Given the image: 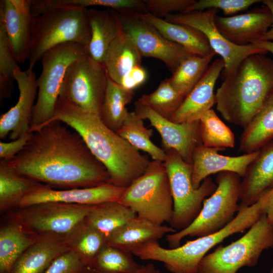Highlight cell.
Instances as JSON below:
<instances>
[{
    "mask_svg": "<svg viewBox=\"0 0 273 273\" xmlns=\"http://www.w3.org/2000/svg\"><path fill=\"white\" fill-rule=\"evenodd\" d=\"M142 58L132 39L121 24L119 33L109 46L103 62L108 77L120 85L123 78L132 69L141 65Z\"/></svg>",
    "mask_w": 273,
    "mask_h": 273,
    "instance_id": "obj_28",
    "label": "cell"
},
{
    "mask_svg": "<svg viewBox=\"0 0 273 273\" xmlns=\"http://www.w3.org/2000/svg\"><path fill=\"white\" fill-rule=\"evenodd\" d=\"M133 96V90L124 88L108 77L100 113L102 121L108 128L118 131L128 115L126 106Z\"/></svg>",
    "mask_w": 273,
    "mask_h": 273,
    "instance_id": "obj_32",
    "label": "cell"
},
{
    "mask_svg": "<svg viewBox=\"0 0 273 273\" xmlns=\"http://www.w3.org/2000/svg\"><path fill=\"white\" fill-rule=\"evenodd\" d=\"M143 120L134 111L129 112L117 133L139 151L148 154L152 160L164 162L166 153L152 142L153 130L147 128Z\"/></svg>",
    "mask_w": 273,
    "mask_h": 273,
    "instance_id": "obj_33",
    "label": "cell"
},
{
    "mask_svg": "<svg viewBox=\"0 0 273 273\" xmlns=\"http://www.w3.org/2000/svg\"><path fill=\"white\" fill-rule=\"evenodd\" d=\"M134 112L143 120H148L162 139V149L176 151L183 160L190 164L195 149L202 144L199 120L177 123L164 118L151 109L137 101Z\"/></svg>",
    "mask_w": 273,
    "mask_h": 273,
    "instance_id": "obj_15",
    "label": "cell"
},
{
    "mask_svg": "<svg viewBox=\"0 0 273 273\" xmlns=\"http://www.w3.org/2000/svg\"><path fill=\"white\" fill-rule=\"evenodd\" d=\"M195 273H198V272H195Z\"/></svg>",
    "mask_w": 273,
    "mask_h": 273,
    "instance_id": "obj_51",
    "label": "cell"
},
{
    "mask_svg": "<svg viewBox=\"0 0 273 273\" xmlns=\"http://www.w3.org/2000/svg\"><path fill=\"white\" fill-rule=\"evenodd\" d=\"M10 48L4 18L0 14V97L11 96L13 89L14 71L18 66Z\"/></svg>",
    "mask_w": 273,
    "mask_h": 273,
    "instance_id": "obj_39",
    "label": "cell"
},
{
    "mask_svg": "<svg viewBox=\"0 0 273 273\" xmlns=\"http://www.w3.org/2000/svg\"><path fill=\"white\" fill-rule=\"evenodd\" d=\"M59 121H51L31 136L8 165L19 174L59 189L84 188L110 183L105 166L80 135Z\"/></svg>",
    "mask_w": 273,
    "mask_h": 273,
    "instance_id": "obj_1",
    "label": "cell"
},
{
    "mask_svg": "<svg viewBox=\"0 0 273 273\" xmlns=\"http://www.w3.org/2000/svg\"><path fill=\"white\" fill-rule=\"evenodd\" d=\"M242 178L239 209L251 206L273 189V141L258 150Z\"/></svg>",
    "mask_w": 273,
    "mask_h": 273,
    "instance_id": "obj_22",
    "label": "cell"
},
{
    "mask_svg": "<svg viewBox=\"0 0 273 273\" xmlns=\"http://www.w3.org/2000/svg\"><path fill=\"white\" fill-rule=\"evenodd\" d=\"M84 273H96L93 270H92L89 267L86 266Z\"/></svg>",
    "mask_w": 273,
    "mask_h": 273,
    "instance_id": "obj_49",
    "label": "cell"
},
{
    "mask_svg": "<svg viewBox=\"0 0 273 273\" xmlns=\"http://www.w3.org/2000/svg\"><path fill=\"white\" fill-rule=\"evenodd\" d=\"M273 141V91L251 121L243 128L239 151L244 154L259 150Z\"/></svg>",
    "mask_w": 273,
    "mask_h": 273,
    "instance_id": "obj_29",
    "label": "cell"
},
{
    "mask_svg": "<svg viewBox=\"0 0 273 273\" xmlns=\"http://www.w3.org/2000/svg\"><path fill=\"white\" fill-rule=\"evenodd\" d=\"M215 54L192 55L185 59L168 78L173 87L186 97L202 77Z\"/></svg>",
    "mask_w": 273,
    "mask_h": 273,
    "instance_id": "obj_35",
    "label": "cell"
},
{
    "mask_svg": "<svg viewBox=\"0 0 273 273\" xmlns=\"http://www.w3.org/2000/svg\"><path fill=\"white\" fill-rule=\"evenodd\" d=\"M267 197L264 213L268 222L273 226V189L267 193Z\"/></svg>",
    "mask_w": 273,
    "mask_h": 273,
    "instance_id": "obj_46",
    "label": "cell"
},
{
    "mask_svg": "<svg viewBox=\"0 0 273 273\" xmlns=\"http://www.w3.org/2000/svg\"><path fill=\"white\" fill-rule=\"evenodd\" d=\"M148 13L159 18L184 13L196 0H143Z\"/></svg>",
    "mask_w": 273,
    "mask_h": 273,
    "instance_id": "obj_41",
    "label": "cell"
},
{
    "mask_svg": "<svg viewBox=\"0 0 273 273\" xmlns=\"http://www.w3.org/2000/svg\"><path fill=\"white\" fill-rule=\"evenodd\" d=\"M86 266L70 250L56 259L43 273H84Z\"/></svg>",
    "mask_w": 273,
    "mask_h": 273,
    "instance_id": "obj_42",
    "label": "cell"
},
{
    "mask_svg": "<svg viewBox=\"0 0 273 273\" xmlns=\"http://www.w3.org/2000/svg\"><path fill=\"white\" fill-rule=\"evenodd\" d=\"M87 10L76 7L56 8L34 16L28 69L49 50L75 42L88 48L91 38Z\"/></svg>",
    "mask_w": 273,
    "mask_h": 273,
    "instance_id": "obj_5",
    "label": "cell"
},
{
    "mask_svg": "<svg viewBox=\"0 0 273 273\" xmlns=\"http://www.w3.org/2000/svg\"><path fill=\"white\" fill-rule=\"evenodd\" d=\"M32 132L29 131L10 142H0L1 160L9 161L21 152L27 144Z\"/></svg>",
    "mask_w": 273,
    "mask_h": 273,
    "instance_id": "obj_43",
    "label": "cell"
},
{
    "mask_svg": "<svg viewBox=\"0 0 273 273\" xmlns=\"http://www.w3.org/2000/svg\"><path fill=\"white\" fill-rule=\"evenodd\" d=\"M39 236L16 212L6 217L0 227V273H11L19 258Z\"/></svg>",
    "mask_w": 273,
    "mask_h": 273,
    "instance_id": "obj_23",
    "label": "cell"
},
{
    "mask_svg": "<svg viewBox=\"0 0 273 273\" xmlns=\"http://www.w3.org/2000/svg\"><path fill=\"white\" fill-rule=\"evenodd\" d=\"M272 22L271 13L265 5L245 13L215 17L218 30L227 39L238 46H247L260 40L270 28Z\"/></svg>",
    "mask_w": 273,
    "mask_h": 273,
    "instance_id": "obj_19",
    "label": "cell"
},
{
    "mask_svg": "<svg viewBox=\"0 0 273 273\" xmlns=\"http://www.w3.org/2000/svg\"><path fill=\"white\" fill-rule=\"evenodd\" d=\"M53 121L62 122L80 135L92 154L105 166L109 182L114 185L127 188L149 165L151 161L148 157L108 128L99 115L83 110L60 97L52 118L45 124Z\"/></svg>",
    "mask_w": 273,
    "mask_h": 273,
    "instance_id": "obj_2",
    "label": "cell"
},
{
    "mask_svg": "<svg viewBox=\"0 0 273 273\" xmlns=\"http://www.w3.org/2000/svg\"><path fill=\"white\" fill-rule=\"evenodd\" d=\"M4 18L12 53L17 63L29 59L34 16L31 0H1Z\"/></svg>",
    "mask_w": 273,
    "mask_h": 273,
    "instance_id": "obj_18",
    "label": "cell"
},
{
    "mask_svg": "<svg viewBox=\"0 0 273 273\" xmlns=\"http://www.w3.org/2000/svg\"><path fill=\"white\" fill-rule=\"evenodd\" d=\"M118 202L139 217L160 225L169 223L173 201L164 162L151 161L145 172L125 189Z\"/></svg>",
    "mask_w": 273,
    "mask_h": 273,
    "instance_id": "obj_7",
    "label": "cell"
},
{
    "mask_svg": "<svg viewBox=\"0 0 273 273\" xmlns=\"http://www.w3.org/2000/svg\"><path fill=\"white\" fill-rule=\"evenodd\" d=\"M261 3L263 5L266 6L270 11L272 14V22L270 28L266 33H265L259 40L270 41L273 42V0H264L262 1Z\"/></svg>",
    "mask_w": 273,
    "mask_h": 273,
    "instance_id": "obj_45",
    "label": "cell"
},
{
    "mask_svg": "<svg viewBox=\"0 0 273 273\" xmlns=\"http://www.w3.org/2000/svg\"><path fill=\"white\" fill-rule=\"evenodd\" d=\"M88 54L87 47L67 42L54 47L43 54L40 61L42 70L37 79L38 93L30 124L34 132L53 117L60 89L69 66Z\"/></svg>",
    "mask_w": 273,
    "mask_h": 273,
    "instance_id": "obj_9",
    "label": "cell"
},
{
    "mask_svg": "<svg viewBox=\"0 0 273 273\" xmlns=\"http://www.w3.org/2000/svg\"><path fill=\"white\" fill-rule=\"evenodd\" d=\"M202 145L209 148L225 149L235 146V135L213 109L207 111L199 119Z\"/></svg>",
    "mask_w": 273,
    "mask_h": 273,
    "instance_id": "obj_38",
    "label": "cell"
},
{
    "mask_svg": "<svg viewBox=\"0 0 273 273\" xmlns=\"http://www.w3.org/2000/svg\"><path fill=\"white\" fill-rule=\"evenodd\" d=\"M147 78L146 70L141 65H138L133 68L123 78L120 85L126 89L133 90L144 83Z\"/></svg>",
    "mask_w": 273,
    "mask_h": 273,
    "instance_id": "obj_44",
    "label": "cell"
},
{
    "mask_svg": "<svg viewBox=\"0 0 273 273\" xmlns=\"http://www.w3.org/2000/svg\"><path fill=\"white\" fill-rule=\"evenodd\" d=\"M138 15L153 26L166 38L180 45L193 55L205 56L214 52L205 35L194 27L169 22L149 13Z\"/></svg>",
    "mask_w": 273,
    "mask_h": 273,
    "instance_id": "obj_27",
    "label": "cell"
},
{
    "mask_svg": "<svg viewBox=\"0 0 273 273\" xmlns=\"http://www.w3.org/2000/svg\"><path fill=\"white\" fill-rule=\"evenodd\" d=\"M225 149L209 148L201 144L195 150L192 157V181L198 188L203 181L212 174L223 171L237 173L242 178L249 164L256 157L258 151L238 156L221 155Z\"/></svg>",
    "mask_w": 273,
    "mask_h": 273,
    "instance_id": "obj_21",
    "label": "cell"
},
{
    "mask_svg": "<svg viewBox=\"0 0 273 273\" xmlns=\"http://www.w3.org/2000/svg\"><path fill=\"white\" fill-rule=\"evenodd\" d=\"M185 98L173 87L167 78L162 81L153 92L143 95L137 102L148 107L162 117L170 120Z\"/></svg>",
    "mask_w": 273,
    "mask_h": 273,
    "instance_id": "obj_37",
    "label": "cell"
},
{
    "mask_svg": "<svg viewBox=\"0 0 273 273\" xmlns=\"http://www.w3.org/2000/svg\"><path fill=\"white\" fill-rule=\"evenodd\" d=\"M133 273H162L155 266L151 263L141 265L140 267Z\"/></svg>",
    "mask_w": 273,
    "mask_h": 273,
    "instance_id": "obj_48",
    "label": "cell"
},
{
    "mask_svg": "<svg viewBox=\"0 0 273 273\" xmlns=\"http://www.w3.org/2000/svg\"><path fill=\"white\" fill-rule=\"evenodd\" d=\"M164 166L169 177L173 201V213L169 226L176 232L188 227L197 217L204 200L212 194L217 185L211 177L195 189L192 184V165L185 162L174 150H164Z\"/></svg>",
    "mask_w": 273,
    "mask_h": 273,
    "instance_id": "obj_10",
    "label": "cell"
},
{
    "mask_svg": "<svg viewBox=\"0 0 273 273\" xmlns=\"http://www.w3.org/2000/svg\"><path fill=\"white\" fill-rule=\"evenodd\" d=\"M19 96L17 103L0 117V138L10 135L12 141L30 131L37 90V79L33 70L22 71L18 66L14 71Z\"/></svg>",
    "mask_w": 273,
    "mask_h": 273,
    "instance_id": "obj_16",
    "label": "cell"
},
{
    "mask_svg": "<svg viewBox=\"0 0 273 273\" xmlns=\"http://www.w3.org/2000/svg\"><path fill=\"white\" fill-rule=\"evenodd\" d=\"M136 216L130 208L118 201L93 206L86 216L88 221L106 237Z\"/></svg>",
    "mask_w": 273,
    "mask_h": 273,
    "instance_id": "obj_34",
    "label": "cell"
},
{
    "mask_svg": "<svg viewBox=\"0 0 273 273\" xmlns=\"http://www.w3.org/2000/svg\"><path fill=\"white\" fill-rule=\"evenodd\" d=\"M273 248V226L264 213L237 240L217 247L201 261L198 273H237L256 265L262 253Z\"/></svg>",
    "mask_w": 273,
    "mask_h": 273,
    "instance_id": "obj_8",
    "label": "cell"
},
{
    "mask_svg": "<svg viewBox=\"0 0 273 273\" xmlns=\"http://www.w3.org/2000/svg\"><path fill=\"white\" fill-rule=\"evenodd\" d=\"M265 55L248 56L222 79L216 110L228 122L244 128L273 91V59Z\"/></svg>",
    "mask_w": 273,
    "mask_h": 273,
    "instance_id": "obj_3",
    "label": "cell"
},
{
    "mask_svg": "<svg viewBox=\"0 0 273 273\" xmlns=\"http://www.w3.org/2000/svg\"><path fill=\"white\" fill-rule=\"evenodd\" d=\"M42 184L19 174L8 165L7 161L1 160V212L18 207L24 197Z\"/></svg>",
    "mask_w": 273,
    "mask_h": 273,
    "instance_id": "obj_30",
    "label": "cell"
},
{
    "mask_svg": "<svg viewBox=\"0 0 273 273\" xmlns=\"http://www.w3.org/2000/svg\"><path fill=\"white\" fill-rule=\"evenodd\" d=\"M93 206L47 202L18 207L16 213L38 235H64L84 219Z\"/></svg>",
    "mask_w": 273,
    "mask_h": 273,
    "instance_id": "obj_14",
    "label": "cell"
},
{
    "mask_svg": "<svg viewBox=\"0 0 273 273\" xmlns=\"http://www.w3.org/2000/svg\"><path fill=\"white\" fill-rule=\"evenodd\" d=\"M108 79L104 64L87 54L68 67L59 97L83 110L100 115Z\"/></svg>",
    "mask_w": 273,
    "mask_h": 273,
    "instance_id": "obj_11",
    "label": "cell"
},
{
    "mask_svg": "<svg viewBox=\"0 0 273 273\" xmlns=\"http://www.w3.org/2000/svg\"><path fill=\"white\" fill-rule=\"evenodd\" d=\"M224 66L222 59L214 60L170 120L177 123L198 121L211 109L216 103L215 85Z\"/></svg>",
    "mask_w": 273,
    "mask_h": 273,
    "instance_id": "obj_20",
    "label": "cell"
},
{
    "mask_svg": "<svg viewBox=\"0 0 273 273\" xmlns=\"http://www.w3.org/2000/svg\"><path fill=\"white\" fill-rule=\"evenodd\" d=\"M87 15L91 31L88 53L94 60L103 64L107 51L121 27L118 15L112 10L94 8L87 10Z\"/></svg>",
    "mask_w": 273,
    "mask_h": 273,
    "instance_id": "obj_26",
    "label": "cell"
},
{
    "mask_svg": "<svg viewBox=\"0 0 273 273\" xmlns=\"http://www.w3.org/2000/svg\"><path fill=\"white\" fill-rule=\"evenodd\" d=\"M262 2L259 0H200L196 1L186 11H202L208 9L220 10L224 15H233L247 10L252 5Z\"/></svg>",
    "mask_w": 273,
    "mask_h": 273,
    "instance_id": "obj_40",
    "label": "cell"
},
{
    "mask_svg": "<svg viewBox=\"0 0 273 273\" xmlns=\"http://www.w3.org/2000/svg\"><path fill=\"white\" fill-rule=\"evenodd\" d=\"M131 252L106 244L88 266L96 273H133L141 266Z\"/></svg>",
    "mask_w": 273,
    "mask_h": 273,
    "instance_id": "obj_36",
    "label": "cell"
},
{
    "mask_svg": "<svg viewBox=\"0 0 273 273\" xmlns=\"http://www.w3.org/2000/svg\"><path fill=\"white\" fill-rule=\"evenodd\" d=\"M270 273H273V267L271 268Z\"/></svg>",
    "mask_w": 273,
    "mask_h": 273,
    "instance_id": "obj_50",
    "label": "cell"
},
{
    "mask_svg": "<svg viewBox=\"0 0 273 273\" xmlns=\"http://www.w3.org/2000/svg\"><path fill=\"white\" fill-rule=\"evenodd\" d=\"M218 12V10L211 9L175 13L167 16L164 19L169 22L191 26L205 35L212 50L224 61V68L221 73L223 79L234 72L246 57L254 54H266L267 52L252 43L238 46L227 39L215 25V17Z\"/></svg>",
    "mask_w": 273,
    "mask_h": 273,
    "instance_id": "obj_12",
    "label": "cell"
},
{
    "mask_svg": "<svg viewBox=\"0 0 273 273\" xmlns=\"http://www.w3.org/2000/svg\"><path fill=\"white\" fill-rule=\"evenodd\" d=\"M257 48L270 52L273 55V42L270 41L257 40L252 42Z\"/></svg>",
    "mask_w": 273,
    "mask_h": 273,
    "instance_id": "obj_47",
    "label": "cell"
},
{
    "mask_svg": "<svg viewBox=\"0 0 273 273\" xmlns=\"http://www.w3.org/2000/svg\"><path fill=\"white\" fill-rule=\"evenodd\" d=\"M241 177L237 173L223 171L217 173V188L206 198L195 219L186 228L165 236L170 248L180 245L186 237H201L215 233L227 225L239 209Z\"/></svg>",
    "mask_w": 273,
    "mask_h": 273,
    "instance_id": "obj_6",
    "label": "cell"
},
{
    "mask_svg": "<svg viewBox=\"0 0 273 273\" xmlns=\"http://www.w3.org/2000/svg\"><path fill=\"white\" fill-rule=\"evenodd\" d=\"M176 232L170 226L156 224L136 216L111 234L107 244L131 253L145 244L158 241Z\"/></svg>",
    "mask_w": 273,
    "mask_h": 273,
    "instance_id": "obj_25",
    "label": "cell"
},
{
    "mask_svg": "<svg viewBox=\"0 0 273 273\" xmlns=\"http://www.w3.org/2000/svg\"><path fill=\"white\" fill-rule=\"evenodd\" d=\"M118 15L123 30L130 36L142 57L161 60L172 74L185 59L193 55L180 45L166 38L138 14Z\"/></svg>",
    "mask_w": 273,
    "mask_h": 273,
    "instance_id": "obj_13",
    "label": "cell"
},
{
    "mask_svg": "<svg viewBox=\"0 0 273 273\" xmlns=\"http://www.w3.org/2000/svg\"><path fill=\"white\" fill-rule=\"evenodd\" d=\"M70 250L89 266L100 250L107 244V237L91 224L86 217L63 235Z\"/></svg>",
    "mask_w": 273,
    "mask_h": 273,
    "instance_id": "obj_31",
    "label": "cell"
},
{
    "mask_svg": "<svg viewBox=\"0 0 273 273\" xmlns=\"http://www.w3.org/2000/svg\"><path fill=\"white\" fill-rule=\"evenodd\" d=\"M70 250L63 235H39L17 260L11 273H43L56 259Z\"/></svg>",
    "mask_w": 273,
    "mask_h": 273,
    "instance_id": "obj_24",
    "label": "cell"
},
{
    "mask_svg": "<svg viewBox=\"0 0 273 273\" xmlns=\"http://www.w3.org/2000/svg\"><path fill=\"white\" fill-rule=\"evenodd\" d=\"M267 194L250 206L240 208L234 219L212 234L189 241L173 248H165L157 242L148 243L136 251L142 260L163 263L171 273H195L202 259L213 247L229 237L249 229L264 213Z\"/></svg>",
    "mask_w": 273,
    "mask_h": 273,
    "instance_id": "obj_4",
    "label": "cell"
},
{
    "mask_svg": "<svg viewBox=\"0 0 273 273\" xmlns=\"http://www.w3.org/2000/svg\"><path fill=\"white\" fill-rule=\"evenodd\" d=\"M125 188L105 183L96 187L56 189L42 184L24 197L18 207L47 202L96 205L109 201H119Z\"/></svg>",
    "mask_w": 273,
    "mask_h": 273,
    "instance_id": "obj_17",
    "label": "cell"
}]
</instances>
